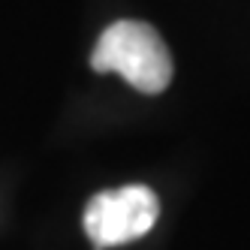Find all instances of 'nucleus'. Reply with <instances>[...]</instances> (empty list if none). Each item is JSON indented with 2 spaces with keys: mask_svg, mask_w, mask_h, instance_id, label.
<instances>
[{
  "mask_svg": "<svg viewBox=\"0 0 250 250\" xmlns=\"http://www.w3.org/2000/svg\"><path fill=\"white\" fill-rule=\"evenodd\" d=\"M91 66L118 73L142 94H160L172 82V55L163 37L145 21H115L94 45Z\"/></svg>",
  "mask_w": 250,
  "mask_h": 250,
  "instance_id": "1",
  "label": "nucleus"
},
{
  "mask_svg": "<svg viewBox=\"0 0 250 250\" xmlns=\"http://www.w3.org/2000/svg\"><path fill=\"white\" fill-rule=\"evenodd\" d=\"M160 217V199L145 184L97 193L84 208V232L97 250L130 244L148 235Z\"/></svg>",
  "mask_w": 250,
  "mask_h": 250,
  "instance_id": "2",
  "label": "nucleus"
}]
</instances>
